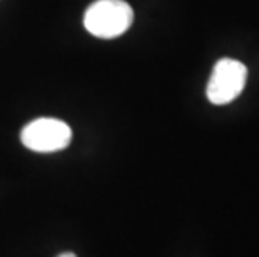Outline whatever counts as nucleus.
<instances>
[{
    "instance_id": "3",
    "label": "nucleus",
    "mask_w": 259,
    "mask_h": 257,
    "mask_svg": "<svg viewBox=\"0 0 259 257\" xmlns=\"http://www.w3.org/2000/svg\"><path fill=\"white\" fill-rule=\"evenodd\" d=\"M247 79L246 65L234 59H221L214 65L211 79L207 82L206 95L214 106H226V104L238 99L244 90Z\"/></svg>"
},
{
    "instance_id": "1",
    "label": "nucleus",
    "mask_w": 259,
    "mask_h": 257,
    "mask_svg": "<svg viewBox=\"0 0 259 257\" xmlns=\"http://www.w3.org/2000/svg\"><path fill=\"white\" fill-rule=\"evenodd\" d=\"M132 22L134 10L124 0H97L84 15L85 30L99 39H115L125 34Z\"/></svg>"
},
{
    "instance_id": "4",
    "label": "nucleus",
    "mask_w": 259,
    "mask_h": 257,
    "mask_svg": "<svg viewBox=\"0 0 259 257\" xmlns=\"http://www.w3.org/2000/svg\"><path fill=\"white\" fill-rule=\"evenodd\" d=\"M59 257H77V255L72 254V252H64V254H60Z\"/></svg>"
},
{
    "instance_id": "2",
    "label": "nucleus",
    "mask_w": 259,
    "mask_h": 257,
    "mask_svg": "<svg viewBox=\"0 0 259 257\" xmlns=\"http://www.w3.org/2000/svg\"><path fill=\"white\" fill-rule=\"evenodd\" d=\"M20 140L27 149L34 152H59L69 147L72 140V129L64 120L40 117L32 120L22 129Z\"/></svg>"
}]
</instances>
